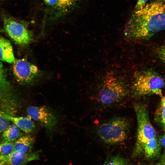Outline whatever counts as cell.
Here are the masks:
<instances>
[{"instance_id":"obj_1","label":"cell","mask_w":165,"mask_h":165,"mask_svg":"<svg viewBox=\"0 0 165 165\" xmlns=\"http://www.w3.org/2000/svg\"><path fill=\"white\" fill-rule=\"evenodd\" d=\"M165 29V0H155L135 10L126 24L124 34L129 39L149 38Z\"/></svg>"},{"instance_id":"obj_2","label":"cell","mask_w":165,"mask_h":165,"mask_svg":"<svg viewBox=\"0 0 165 165\" xmlns=\"http://www.w3.org/2000/svg\"><path fill=\"white\" fill-rule=\"evenodd\" d=\"M165 88V76L152 70L139 72L135 77L133 90L135 95L142 96L156 94L162 97Z\"/></svg>"},{"instance_id":"obj_3","label":"cell","mask_w":165,"mask_h":165,"mask_svg":"<svg viewBox=\"0 0 165 165\" xmlns=\"http://www.w3.org/2000/svg\"><path fill=\"white\" fill-rule=\"evenodd\" d=\"M127 94L125 83L112 73L105 77L97 96V100L100 104L109 106L123 99Z\"/></svg>"},{"instance_id":"obj_4","label":"cell","mask_w":165,"mask_h":165,"mask_svg":"<svg viewBox=\"0 0 165 165\" xmlns=\"http://www.w3.org/2000/svg\"><path fill=\"white\" fill-rule=\"evenodd\" d=\"M130 125L126 119L117 117L101 123L98 127L97 134L105 143L115 144L124 141L127 138Z\"/></svg>"},{"instance_id":"obj_5","label":"cell","mask_w":165,"mask_h":165,"mask_svg":"<svg viewBox=\"0 0 165 165\" xmlns=\"http://www.w3.org/2000/svg\"><path fill=\"white\" fill-rule=\"evenodd\" d=\"M134 109L138 128L137 141L133 154L134 157L142 152L145 144L156 137V131L150 121L145 107L141 104H137L135 105Z\"/></svg>"},{"instance_id":"obj_6","label":"cell","mask_w":165,"mask_h":165,"mask_svg":"<svg viewBox=\"0 0 165 165\" xmlns=\"http://www.w3.org/2000/svg\"><path fill=\"white\" fill-rule=\"evenodd\" d=\"M3 28L5 31L17 43L25 45L32 39L30 32L19 21L6 14L3 15Z\"/></svg>"},{"instance_id":"obj_7","label":"cell","mask_w":165,"mask_h":165,"mask_svg":"<svg viewBox=\"0 0 165 165\" xmlns=\"http://www.w3.org/2000/svg\"><path fill=\"white\" fill-rule=\"evenodd\" d=\"M28 115L38 122L49 132L53 131L57 123V119L55 113L45 106L28 107L27 110Z\"/></svg>"},{"instance_id":"obj_8","label":"cell","mask_w":165,"mask_h":165,"mask_svg":"<svg viewBox=\"0 0 165 165\" xmlns=\"http://www.w3.org/2000/svg\"><path fill=\"white\" fill-rule=\"evenodd\" d=\"M13 63V74L20 83H30L38 73L37 67L24 59L15 60Z\"/></svg>"},{"instance_id":"obj_9","label":"cell","mask_w":165,"mask_h":165,"mask_svg":"<svg viewBox=\"0 0 165 165\" xmlns=\"http://www.w3.org/2000/svg\"><path fill=\"white\" fill-rule=\"evenodd\" d=\"M39 159L38 152L23 153L14 151L6 160V165H26L30 162Z\"/></svg>"},{"instance_id":"obj_10","label":"cell","mask_w":165,"mask_h":165,"mask_svg":"<svg viewBox=\"0 0 165 165\" xmlns=\"http://www.w3.org/2000/svg\"><path fill=\"white\" fill-rule=\"evenodd\" d=\"M4 116L16 125L20 130L26 133L32 132L34 130L35 125L31 118L28 115L25 117H16L7 115L3 112Z\"/></svg>"},{"instance_id":"obj_11","label":"cell","mask_w":165,"mask_h":165,"mask_svg":"<svg viewBox=\"0 0 165 165\" xmlns=\"http://www.w3.org/2000/svg\"><path fill=\"white\" fill-rule=\"evenodd\" d=\"M15 60L11 44L0 35V61L12 63Z\"/></svg>"},{"instance_id":"obj_12","label":"cell","mask_w":165,"mask_h":165,"mask_svg":"<svg viewBox=\"0 0 165 165\" xmlns=\"http://www.w3.org/2000/svg\"><path fill=\"white\" fill-rule=\"evenodd\" d=\"M34 143V139L31 136L23 135L14 142V151L23 153L31 152Z\"/></svg>"},{"instance_id":"obj_13","label":"cell","mask_w":165,"mask_h":165,"mask_svg":"<svg viewBox=\"0 0 165 165\" xmlns=\"http://www.w3.org/2000/svg\"><path fill=\"white\" fill-rule=\"evenodd\" d=\"M160 142L156 138L150 141L145 144L143 148L145 156L148 158H152L157 156L159 154L160 150Z\"/></svg>"},{"instance_id":"obj_14","label":"cell","mask_w":165,"mask_h":165,"mask_svg":"<svg viewBox=\"0 0 165 165\" xmlns=\"http://www.w3.org/2000/svg\"><path fill=\"white\" fill-rule=\"evenodd\" d=\"M21 130L13 123L9 126L2 133L3 141L14 142L22 136Z\"/></svg>"},{"instance_id":"obj_15","label":"cell","mask_w":165,"mask_h":165,"mask_svg":"<svg viewBox=\"0 0 165 165\" xmlns=\"http://www.w3.org/2000/svg\"><path fill=\"white\" fill-rule=\"evenodd\" d=\"M14 151V142L3 141L0 143V155L6 160Z\"/></svg>"},{"instance_id":"obj_16","label":"cell","mask_w":165,"mask_h":165,"mask_svg":"<svg viewBox=\"0 0 165 165\" xmlns=\"http://www.w3.org/2000/svg\"><path fill=\"white\" fill-rule=\"evenodd\" d=\"M10 89V86L7 80L5 70L0 62V93L8 92Z\"/></svg>"},{"instance_id":"obj_17","label":"cell","mask_w":165,"mask_h":165,"mask_svg":"<svg viewBox=\"0 0 165 165\" xmlns=\"http://www.w3.org/2000/svg\"><path fill=\"white\" fill-rule=\"evenodd\" d=\"M106 165H129L127 160L118 155L112 156L107 160Z\"/></svg>"},{"instance_id":"obj_18","label":"cell","mask_w":165,"mask_h":165,"mask_svg":"<svg viewBox=\"0 0 165 165\" xmlns=\"http://www.w3.org/2000/svg\"><path fill=\"white\" fill-rule=\"evenodd\" d=\"M160 106L159 114L161 123L165 128V96L161 97Z\"/></svg>"},{"instance_id":"obj_19","label":"cell","mask_w":165,"mask_h":165,"mask_svg":"<svg viewBox=\"0 0 165 165\" xmlns=\"http://www.w3.org/2000/svg\"><path fill=\"white\" fill-rule=\"evenodd\" d=\"M8 119L3 115V112L0 111V134H2L10 124Z\"/></svg>"},{"instance_id":"obj_20","label":"cell","mask_w":165,"mask_h":165,"mask_svg":"<svg viewBox=\"0 0 165 165\" xmlns=\"http://www.w3.org/2000/svg\"><path fill=\"white\" fill-rule=\"evenodd\" d=\"M156 53L158 57L165 63V44L158 48L156 50Z\"/></svg>"},{"instance_id":"obj_21","label":"cell","mask_w":165,"mask_h":165,"mask_svg":"<svg viewBox=\"0 0 165 165\" xmlns=\"http://www.w3.org/2000/svg\"><path fill=\"white\" fill-rule=\"evenodd\" d=\"M57 5L59 7L63 8L71 7L69 0H57Z\"/></svg>"},{"instance_id":"obj_22","label":"cell","mask_w":165,"mask_h":165,"mask_svg":"<svg viewBox=\"0 0 165 165\" xmlns=\"http://www.w3.org/2000/svg\"><path fill=\"white\" fill-rule=\"evenodd\" d=\"M148 0H138L135 7L134 9L137 10L144 7Z\"/></svg>"},{"instance_id":"obj_23","label":"cell","mask_w":165,"mask_h":165,"mask_svg":"<svg viewBox=\"0 0 165 165\" xmlns=\"http://www.w3.org/2000/svg\"><path fill=\"white\" fill-rule=\"evenodd\" d=\"M47 4L51 6H53L57 5V0H43Z\"/></svg>"},{"instance_id":"obj_24","label":"cell","mask_w":165,"mask_h":165,"mask_svg":"<svg viewBox=\"0 0 165 165\" xmlns=\"http://www.w3.org/2000/svg\"><path fill=\"white\" fill-rule=\"evenodd\" d=\"M161 145L165 148V130L160 141Z\"/></svg>"},{"instance_id":"obj_25","label":"cell","mask_w":165,"mask_h":165,"mask_svg":"<svg viewBox=\"0 0 165 165\" xmlns=\"http://www.w3.org/2000/svg\"><path fill=\"white\" fill-rule=\"evenodd\" d=\"M158 165H165V153L161 157Z\"/></svg>"},{"instance_id":"obj_26","label":"cell","mask_w":165,"mask_h":165,"mask_svg":"<svg viewBox=\"0 0 165 165\" xmlns=\"http://www.w3.org/2000/svg\"><path fill=\"white\" fill-rule=\"evenodd\" d=\"M6 159L0 155V165H6Z\"/></svg>"},{"instance_id":"obj_27","label":"cell","mask_w":165,"mask_h":165,"mask_svg":"<svg viewBox=\"0 0 165 165\" xmlns=\"http://www.w3.org/2000/svg\"><path fill=\"white\" fill-rule=\"evenodd\" d=\"M80 0H69L71 7L75 5L76 2Z\"/></svg>"},{"instance_id":"obj_28","label":"cell","mask_w":165,"mask_h":165,"mask_svg":"<svg viewBox=\"0 0 165 165\" xmlns=\"http://www.w3.org/2000/svg\"><path fill=\"white\" fill-rule=\"evenodd\" d=\"M107 160H106L105 162L104 163L103 165H106V163H107Z\"/></svg>"},{"instance_id":"obj_29","label":"cell","mask_w":165,"mask_h":165,"mask_svg":"<svg viewBox=\"0 0 165 165\" xmlns=\"http://www.w3.org/2000/svg\"><path fill=\"white\" fill-rule=\"evenodd\" d=\"M3 0H0V2L2 1Z\"/></svg>"},{"instance_id":"obj_30","label":"cell","mask_w":165,"mask_h":165,"mask_svg":"<svg viewBox=\"0 0 165 165\" xmlns=\"http://www.w3.org/2000/svg\"></svg>"}]
</instances>
